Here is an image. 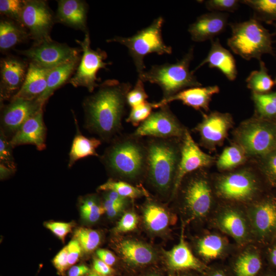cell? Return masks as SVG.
<instances>
[{
  "label": "cell",
  "instance_id": "1",
  "mask_svg": "<svg viewBox=\"0 0 276 276\" xmlns=\"http://www.w3.org/2000/svg\"><path fill=\"white\" fill-rule=\"evenodd\" d=\"M132 88L129 82L105 80L97 91L84 101L86 126L106 142H111L122 129L126 112L127 95Z\"/></svg>",
  "mask_w": 276,
  "mask_h": 276
},
{
  "label": "cell",
  "instance_id": "2",
  "mask_svg": "<svg viewBox=\"0 0 276 276\" xmlns=\"http://www.w3.org/2000/svg\"><path fill=\"white\" fill-rule=\"evenodd\" d=\"M147 159L146 141L133 133L117 136L101 157L110 173L126 182L145 178Z\"/></svg>",
  "mask_w": 276,
  "mask_h": 276
},
{
  "label": "cell",
  "instance_id": "3",
  "mask_svg": "<svg viewBox=\"0 0 276 276\" xmlns=\"http://www.w3.org/2000/svg\"><path fill=\"white\" fill-rule=\"evenodd\" d=\"M145 178L163 196H172L181 155L182 139L149 137Z\"/></svg>",
  "mask_w": 276,
  "mask_h": 276
},
{
  "label": "cell",
  "instance_id": "4",
  "mask_svg": "<svg viewBox=\"0 0 276 276\" xmlns=\"http://www.w3.org/2000/svg\"><path fill=\"white\" fill-rule=\"evenodd\" d=\"M194 48L176 62L152 65L148 71L139 74L143 82L158 85L163 91V99H166L188 88L200 86L190 65L193 59Z\"/></svg>",
  "mask_w": 276,
  "mask_h": 276
},
{
  "label": "cell",
  "instance_id": "5",
  "mask_svg": "<svg viewBox=\"0 0 276 276\" xmlns=\"http://www.w3.org/2000/svg\"><path fill=\"white\" fill-rule=\"evenodd\" d=\"M229 25L232 34L227 44L235 54L246 60L255 58L260 61L265 54L274 56L271 35L260 21L252 18Z\"/></svg>",
  "mask_w": 276,
  "mask_h": 276
},
{
  "label": "cell",
  "instance_id": "6",
  "mask_svg": "<svg viewBox=\"0 0 276 276\" xmlns=\"http://www.w3.org/2000/svg\"><path fill=\"white\" fill-rule=\"evenodd\" d=\"M164 19L162 16L155 18L150 25L139 31L132 36H116L107 42H118L128 49L138 74L146 68L144 59L151 53L162 55L172 53V48L165 44L162 36Z\"/></svg>",
  "mask_w": 276,
  "mask_h": 276
},
{
  "label": "cell",
  "instance_id": "7",
  "mask_svg": "<svg viewBox=\"0 0 276 276\" xmlns=\"http://www.w3.org/2000/svg\"><path fill=\"white\" fill-rule=\"evenodd\" d=\"M238 145L247 155L264 157L276 150V130L274 124L260 118L243 122L237 129Z\"/></svg>",
  "mask_w": 276,
  "mask_h": 276
},
{
  "label": "cell",
  "instance_id": "8",
  "mask_svg": "<svg viewBox=\"0 0 276 276\" xmlns=\"http://www.w3.org/2000/svg\"><path fill=\"white\" fill-rule=\"evenodd\" d=\"M81 46L83 54L76 72L69 81L74 87H86L89 92H93L99 85L97 82V73L101 68H105L108 63L104 61L107 57L105 51L100 49L94 50L90 48V40L88 31L85 34L83 40H76Z\"/></svg>",
  "mask_w": 276,
  "mask_h": 276
},
{
  "label": "cell",
  "instance_id": "9",
  "mask_svg": "<svg viewBox=\"0 0 276 276\" xmlns=\"http://www.w3.org/2000/svg\"><path fill=\"white\" fill-rule=\"evenodd\" d=\"M186 128L172 112L168 105L152 112L133 133L142 137L159 139H182Z\"/></svg>",
  "mask_w": 276,
  "mask_h": 276
},
{
  "label": "cell",
  "instance_id": "10",
  "mask_svg": "<svg viewBox=\"0 0 276 276\" xmlns=\"http://www.w3.org/2000/svg\"><path fill=\"white\" fill-rule=\"evenodd\" d=\"M21 53L31 62L47 68H53L79 58L77 49L53 42L52 39L37 42Z\"/></svg>",
  "mask_w": 276,
  "mask_h": 276
},
{
  "label": "cell",
  "instance_id": "11",
  "mask_svg": "<svg viewBox=\"0 0 276 276\" xmlns=\"http://www.w3.org/2000/svg\"><path fill=\"white\" fill-rule=\"evenodd\" d=\"M214 158L203 152L187 129L182 139L181 155L172 197H174L183 178L189 174L210 166Z\"/></svg>",
  "mask_w": 276,
  "mask_h": 276
},
{
  "label": "cell",
  "instance_id": "12",
  "mask_svg": "<svg viewBox=\"0 0 276 276\" xmlns=\"http://www.w3.org/2000/svg\"><path fill=\"white\" fill-rule=\"evenodd\" d=\"M20 22L38 42L51 40L49 33L53 24L52 15L42 1H25Z\"/></svg>",
  "mask_w": 276,
  "mask_h": 276
},
{
  "label": "cell",
  "instance_id": "13",
  "mask_svg": "<svg viewBox=\"0 0 276 276\" xmlns=\"http://www.w3.org/2000/svg\"><path fill=\"white\" fill-rule=\"evenodd\" d=\"M217 189L219 194L224 198L245 201L254 196L257 185L254 175L250 171L243 170L221 177Z\"/></svg>",
  "mask_w": 276,
  "mask_h": 276
},
{
  "label": "cell",
  "instance_id": "14",
  "mask_svg": "<svg viewBox=\"0 0 276 276\" xmlns=\"http://www.w3.org/2000/svg\"><path fill=\"white\" fill-rule=\"evenodd\" d=\"M233 125V119L228 113L213 111L203 114V119L194 130L200 135L201 143L208 148L222 143Z\"/></svg>",
  "mask_w": 276,
  "mask_h": 276
},
{
  "label": "cell",
  "instance_id": "15",
  "mask_svg": "<svg viewBox=\"0 0 276 276\" xmlns=\"http://www.w3.org/2000/svg\"><path fill=\"white\" fill-rule=\"evenodd\" d=\"M187 182L183 192L185 204L197 217L205 215L212 203V193L209 183L199 173H196Z\"/></svg>",
  "mask_w": 276,
  "mask_h": 276
},
{
  "label": "cell",
  "instance_id": "16",
  "mask_svg": "<svg viewBox=\"0 0 276 276\" xmlns=\"http://www.w3.org/2000/svg\"><path fill=\"white\" fill-rule=\"evenodd\" d=\"M41 109L43 105L37 100L12 99L2 114V130L15 134L27 120Z\"/></svg>",
  "mask_w": 276,
  "mask_h": 276
},
{
  "label": "cell",
  "instance_id": "17",
  "mask_svg": "<svg viewBox=\"0 0 276 276\" xmlns=\"http://www.w3.org/2000/svg\"><path fill=\"white\" fill-rule=\"evenodd\" d=\"M228 14L211 12L201 15L188 28L191 39L195 42H203L222 33L227 25Z\"/></svg>",
  "mask_w": 276,
  "mask_h": 276
},
{
  "label": "cell",
  "instance_id": "18",
  "mask_svg": "<svg viewBox=\"0 0 276 276\" xmlns=\"http://www.w3.org/2000/svg\"><path fill=\"white\" fill-rule=\"evenodd\" d=\"M26 64L12 57L3 59L1 62V101L13 97L21 87L27 74Z\"/></svg>",
  "mask_w": 276,
  "mask_h": 276
},
{
  "label": "cell",
  "instance_id": "19",
  "mask_svg": "<svg viewBox=\"0 0 276 276\" xmlns=\"http://www.w3.org/2000/svg\"><path fill=\"white\" fill-rule=\"evenodd\" d=\"M220 91L216 85L206 87H193L183 89L172 97L162 99L158 102H154V108H159L174 101H179L183 104L191 107L195 110L203 109L206 111L209 109V104L213 96Z\"/></svg>",
  "mask_w": 276,
  "mask_h": 276
},
{
  "label": "cell",
  "instance_id": "20",
  "mask_svg": "<svg viewBox=\"0 0 276 276\" xmlns=\"http://www.w3.org/2000/svg\"><path fill=\"white\" fill-rule=\"evenodd\" d=\"M45 133L43 109H41L24 123L14 134L10 142L13 147L24 144H32L38 150H42L45 147Z\"/></svg>",
  "mask_w": 276,
  "mask_h": 276
},
{
  "label": "cell",
  "instance_id": "21",
  "mask_svg": "<svg viewBox=\"0 0 276 276\" xmlns=\"http://www.w3.org/2000/svg\"><path fill=\"white\" fill-rule=\"evenodd\" d=\"M210 68L219 70L230 81H234L237 76V69L235 58L231 53L224 48L218 38L211 40V46L207 56L195 67L192 72L204 64Z\"/></svg>",
  "mask_w": 276,
  "mask_h": 276
},
{
  "label": "cell",
  "instance_id": "22",
  "mask_svg": "<svg viewBox=\"0 0 276 276\" xmlns=\"http://www.w3.org/2000/svg\"><path fill=\"white\" fill-rule=\"evenodd\" d=\"M52 68H47L30 62L25 81L12 99L27 100L37 99L45 91L49 73Z\"/></svg>",
  "mask_w": 276,
  "mask_h": 276
},
{
  "label": "cell",
  "instance_id": "23",
  "mask_svg": "<svg viewBox=\"0 0 276 276\" xmlns=\"http://www.w3.org/2000/svg\"><path fill=\"white\" fill-rule=\"evenodd\" d=\"M86 3L79 0L58 1L57 18L61 22L76 29L86 31Z\"/></svg>",
  "mask_w": 276,
  "mask_h": 276
},
{
  "label": "cell",
  "instance_id": "24",
  "mask_svg": "<svg viewBox=\"0 0 276 276\" xmlns=\"http://www.w3.org/2000/svg\"><path fill=\"white\" fill-rule=\"evenodd\" d=\"M166 254L168 264L173 270L203 269V265L193 255L182 237L180 242Z\"/></svg>",
  "mask_w": 276,
  "mask_h": 276
},
{
  "label": "cell",
  "instance_id": "25",
  "mask_svg": "<svg viewBox=\"0 0 276 276\" xmlns=\"http://www.w3.org/2000/svg\"><path fill=\"white\" fill-rule=\"evenodd\" d=\"M252 220L258 233L265 236L276 231V202L268 200L254 209Z\"/></svg>",
  "mask_w": 276,
  "mask_h": 276
},
{
  "label": "cell",
  "instance_id": "26",
  "mask_svg": "<svg viewBox=\"0 0 276 276\" xmlns=\"http://www.w3.org/2000/svg\"><path fill=\"white\" fill-rule=\"evenodd\" d=\"M119 250L124 260L134 265H147L155 259V254L151 248L133 240L122 241L119 245Z\"/></svg>",
  "mask_w": 276,
  "mask_h": 276
},
{
  "label": "cell",
  "instance_id": "27",
  "mask_svg": "<svg viewBox=\"0 0 276 276\" xmlns=\"http://www.w3.org/2000/svg\"><path fill=\"white\" fill-rule=\"evenodd\" d=\"M79 58L60 65L51 70L48 79L45 91L37 101L43 106L54 91L62 85L69 78L77 67Z\"/></svg>",
  "mask_w": 276,
  "mask_h": 276
},
{
  "label": "cell",
  "instance_id": "28",
  "mask_svg": "<svg viewBox=\"0 0 276 276\" xmlns=\"http://www.w3.org/2000/svg\"><path fill=\"white\" fill-rule=\"evenodd\" d=\"M72 145L70 152L68 167L82 158L89 156H98L97 148L101 144V141L95 137H87L83 135L78 129Z\"/></svg>",
  "mask_w": 276,
  "mask_h": 276
},
{
  "label": "cell",
  "instance_id": "29",
  "mask_svg": "<svg viewBox=\"0 0 276 276\" xmlns=\"http://www.w3.org/2000/svg\"><path fill=\"white\" fill-rule=\"evenodd\" d=\"M218 224L225 232L235 239L241 241L247 235V226L243 217L237 212L229 210L219 217Z\"/></svg>",
  "mask_w": 276,
  "mask_h": 276
},
{
  "label": "cell",
  "instance_id": "30",
  "mask_svg": "<svg viewBox=\"0 0 276 276\" xmlns=\"http://www.w3.org/2000/svg\"><path fill=\"white\" fill-rule=\"evenodd\" d=\"M144 220L147 227L150 231L160 232L168 226L169 217L163 207L157 203L149 202L144 210Z\"/></svg>",
  "mask_w": 276,
  "mask_h": 276
},
{
  "label": "cell",
  "instance_id": "31",
  "mask_svg": "<svg viewBox=\"0 0 276 276\" xmlns=\"http://www.w3.org/2000/svg\"><path fill=\"white\" fill-rule=\"evenodd\" d=\"M259 63V70L252 71L246 79L247 86L252 93L267 94L274 85V81L268 74L265 63L261 60Z\"/></svg>",
  "mask_w": 276,
  "mask_h": 276
},
{
  "label": "cell",
  "instance_id": "32",
  "mask_svg": "<svg viewBox=\"0 0 276 276\" xmlns=\"http://www.w3.org/2000/svg\"><path fill=\"white\" fill-rule=\"evenodd\" d=\"M240 2L253 10V18L272 24L276 21V0H243Z\"/></svg>",
  "mask_w": 276,
  "mask_h": 276
},
{
  "label": "cell",
  "instance_id": "33",
  "mask_svg": "<svg viewBox=\"0 0 276 276\" xmlns=\"http://www.w3.org/2000/svg\"><path fill=\"white\" fill-rule=\"evenodd\" d=\"M246 153L239 145L225 148L217 161L218 168L221 170L234 169L244 163L246 159Z\"/></svg>",
  "mask_w": 276,
  "mask_h": 276
},
{
  "label": "cell",
  "instance_id": "34",
  "mask_svg": "<svg viewBox=\"0 0 276 276\" xmlns=\"http://www.w3.org/2000/svg\"><path fill=\"white\" fill-rule=\"evenodd\" d=\"M98 189L103 191H112L128 199L147 196V192L143 188L133 186L123 180H115L112 179L108 180L106 182L100 186Z\"/></svg>",
  "mask_w": 276,
  "mask_h": 276
},
{
  "label": "cell",
  "instance_id": "35",
  "mask_svg": "<svg viewBox=\"0 0 276 276\" xmlns=\"http://www.w3.org/2000/svg\"><path fill=\"white\" fill-rule=\"evenodd\" d=\"M23 30L14 23L5 20L0 22V48L4 51L11 49L25 38Z\"/></svg>",
  "mask_w": 276,
  "mask_h": 276
},
{
  "label": "cell",
  "instance_id": "36",
  "mask_svg": "<svg viewBox=\"0 0 276 276\" xmlns=\"http://www.w3.org/2000/svg\"><path fill=\"white\" fill-rule=\"evenodd\" d=\"M252 99L259 118H276V91L264 94H252Z\"/></svg>",
  "mask_w": 276,
  "mask_h": 276
},
{
  "label": "cell",
  "instance_id": "37",
  "mask_svg": "<svg viewBox=\"0 0 276 276\" xmlns=\"http://www.w3.org/2000/svg\"><path fill=\"white\" fill-rule=\"evenodd\" d=\"M262 267V262L259 256L247 252L240 256L234 265L237 276H256Z\"/></svg>",
  "mask_w": 276,
  "mask_h": 276
},
{
  "label": "cell",
  "instance_id": "38",
  "mask_svg": "<svg viewBox=\"0 0 276 276\" xmlns=\"http://www.w3.org/2000/svg\"><path fill=\"white\" fill-rule=\"evenodd\" d=\"M224 243L222 238L216 235H210L201 239L198 244L199 254L206 259L217 258L222 252Z\"/></svg>",
  "mask_w": 276,
  "mask_h": 276
},
{
  "label": "cell",
  "instance_id": "39",
  "mask_svg": "<svg viewBox=\"0 0 276 276\" xmlns=\"http://www.w3.org/2000/svg\"><path fill=\"white\" fill-rule=\"evenodd\" d=\"M75 239L79 243L83 251L89 253L96 249L101 242V236L97 231L79 227L74 233Z\"/></svg>",
  "mask_w": 276,
  "mask_h": 276
},
{
  "label": "cell",
  "instance_id": "40",
  "mask_svg": "<svg viewBox=\"0 0 276 276\" xmlns=\"http://www.w3.org/2000/svg\"><path fill=\"white\" fill-rule=\"evenodd\" d=\"M82 218L89 222H95L105 212L103 206L99 205L94 197L87 198L80 207Z\"/></svg>",
  "mask_w": 276,
  "mask_h": 276
},
{
  "label": "cell",
  "instance_id": "41",
  "mask_svg": "<svg viewBox=\"0 0 276 276\" xmlns=\"http://www.w3.org/2000/svg\"><path fill=\"white\" fill-rule=\"evenodd\" d=\"M153 108H154V102L150 103L147 101L132 107L126 121L131 123L133 126L138 127L148 118L152 113Z\"/></svg>",
  "mask_w": 276,
  "mask_h": 276
},
{
  "label": "cell",
  "instance_id": "42",
  "mask_svg": "<svg viewBox=\"0 0 276 276\" xmlns=\"http://www.w3.org/2000/svg\"><path fill=\"white\" fill-rule=\"evenodd\" d=\"M143 83L144 82L138 78L133 87L128 93L127 103L130 108L137 106L147 101L148 95L145 91Z\"/></svg>",
  "mask_w": 276,
  "mask_h": 276
},
{
  "label": "cell",
  "instance_id": "43",
  "mask_svg": "<svg viewBox=\"0 0 276 276\" xmlns=\"http://www.w3.org/2000/svg\"><path fill=\"white\" fill-rule=\"evenodd\" d=\"M25 1L1 0L0 12L20 22Z\"/></svg>",
  "mask_w": 276,
  "mask_h": 276
},
{
  "label": "cell",
  "instance_id": "44",
  "mask_svg": "<svg viewBox=\"0 0 276 276\" xmlns=\"http://www.w3.org/2000/svg\"><path fill=\"white\" fill-rule=\"evenodd\" d=\"M12 147L10 142L8 141L4 132L1 129L0 134L1 164L14 171L16 166L12 155Z\"/></svg>",
  "mask_w": 276,
  "mask_h": 276
},
{
  "label": "cell",
  "instance_id": "45",
  "mask_svg": "<svg viewBox=\"0 0 276 276\" xmlns=\"http://www.w3.org/2000/svg\"><path fill=\"white\" fill-rule=\"evenodd\" d=\"M238 0H208L205 1L206 8L212 12H233L239 6Z\"/></svg>",
  "mask_w": 276,
  "mask_h": 276
},
{
  "label": "cell",
  "instance_id": "46",
  "mask_svg": "<svg viewBox=\"0 0 276 276\" xmlns=\"http://www.w3.org/2000/svg\"><path fill=\"white\" fill-rule=\"evenodd\" d=\"M138 219L136 215L131 212L125 213L115 228L117 233H126L134 229L137 225Z\"/></svg>",
  "mask_w": 276,
  "mask_h": 276
},
{
  "label": "cell",
  "instance_id": "47",
  "mask_svg": "<svg viewBox=\"0 0 276 276\" xmlns=\"http://www.w3.org/2000/svg\"><path fill=\"white\" fill-rule=\"evenodd\" d=\"M263 158V172L271 181L276 184V150Z\"/></svg>",
  "mask_w": 276,
  "mask_h": 276
},
{
  "label": "cell",
  "instance_id": "48",
  "mask_svg": "<svg viewBox=\"0 0 276 276\" xmlns=\"http://www.w3.org/2000/svg\"><path fill=\"white\" fill-rule=\"evenodd\" d=\"M45 227L62 241L73 227L72 223L50 221L44 224Z\"/></svg>",
  "mask_w": 276,
  "mask_h": 276
},
{
  "label": "cell",
  "instance_id": "49",
  "mask_svg": "<svg viewBox=\"0 0 276 276\" xmlns=\"http://www.w3.org/2000/svg\"><path fill=\"white\" fill-rule=\"evenodd\" d=\"M53 264L58 273L60 275H64L66 271L70 268L66 246L55 256L53 260Z\"/></svg>",
  "mask_w": 276,
  "mask_h": 276
},
{
  "label": "cell",
  "instance_id": "50",
  "mask_svg": "<svg viewBox=\"0 0 276 276\" xmlns=\"http://www.w3.org/2000/svg\"><path fill=\"white\" fill-rule=\"evenodd\" d=\"M66 247L70 268L78 261L83 250L79 242L76 239L71 240L66 245Z\"/></svg>",
  "mask_w": 276,
  "mask_h": 276
},
{
  "label": "cell",
  "instance_id": "51",
  "mask_svg": "<svg viewBox=\"0 0 276 276\" xmlns=\"http://www.w3.org/2000/svg\"><path fill=\"white\" fill-rule=\"evenodd\" d=\"M103 207L108 216L114 217L118 215L124 209L125 204L114 202L104 198Z\"/></svg>",
  "mask_w": 276,
  "mask_h": 276
},
{
  "label": "cell",
  "instance_id": "52",
  "mask_svg": "<svg viewBox=\"0 0 276 276\" xmlns=\"http://www.w3.org/2000/svg\"><path fill=\"white\" fill-rule=\"evenodd\" d=\"M94 272L103 276H109L113 272L110 266L99 259H95L93 261Z\"/></svg>",
  "mask_w": 276,
  "mask_h": 276
},
{
  "label": "cell",
  "instance_id": "53",
  "mask_svg": "<svg viewBox=\"0 0 276 276\" xmlns=\"http://www.w3.org/2000/svg\"><path fill=\"white\" fill-rule=\"evenodd\" d=\"M96 254L98 259L110 266L113 265L116 262L115 256L108 250L104 249H98Z\"/></svg>",
  "mask_w": 276,
  "mask_h": 276
},
{
  "label": "cell",
  "instance_id": "54",
  "mask_svg": "<svg viewBox=\"0 0 276 276\" xmlns=\"http://www.w3.org/2000/svg\"><path fill=\"white\" fill-rule=\"evenodd\" d=\"M91 272L89 268L85 264L71 266L67 272L68 276H85Z\"/></svg>",
  "mask_w": 276,
  "mask_h": 276
},
{
  "label": "cell",
  "instance_id": "55",
  "mask_svg": "<svg viewBox=\"0 0 276 276\" xmlns=\"http://www.w3.org/2000/svg\"><path fill=\"white\" fill-rule=\"evenodd\" d=\"M105 192H106L105 198L116 203L125 204L128 199L120 195L117 193L112 191H107Z\"/></svg>",
  "mask_w": 276,
  "mask_h": 276
},
{
  "label": "cell",
  "instance_id": "56",
  "mask_svg": "<svg viewBox=\"0 0 276 276\" xmlns=\"http://www.w3.org/2000/svg\"><path fill=\"white\" fill-rule=\"evenodd\" d=\"M13 172H14V170L6 167L4 165L2 164H0V172H1V179H3L5 177H7L8 176H9Z\"/></svg>",
  "mask_w": 276,
  "mask_h": 276
},
{
  "label": "cell",
  "instance_id": "57",
  "mask_svg": "<svg viewBox=\"0 0 276 276\" xmlns=\"http://www.w3.org/2000/svg\"><path fill=\"white\" fill-rule=\"evenodd\" d=\"M270 257L271 263L276 267V246L273 247L271 250Z\"/></svg>",
  "mask_w": 276,
  "mask_h": 276
},
{
  "label": "cell",
  "instance_id": "58",
  "mask_svg": "<svg viewBox=\"0 0 276 276\" xmlns=\"http://www.w3.org/2000/svg\"><path fill=\"white\" fill-rule=\"evenodd\" d=\"M211 276H226L222 271H216L214 272Z\"/></svg>",
  "mask_w": 276,
  "mask_h": 276
},
{
  "label": "cell",
  "instance_id": "59",
  "mask_svg": "<svg viewBox=\"0 0 276 276\" xmlns=\"http://www.w3.org/2000/svg\"><path fill=\"white\" fill-rule=\"evenodd\" d=\"M85 276H103V275L99 274L95 272H91Z\"/></svg>",
  "mask_w": 276,
  "mask_h": 276
},
{
  "label": "cell",
  "instance_id": "60",
  "mask_svg": "<svg viewBox=\"0 0 276 276\" xmlns=\"http://www.w3.org/2000/svg\"><path fill=\"white\" fill-rule=\"evenodd\" d=\"M272 25L274 27V28H275V31H274V34L276 35V24L275 23H273L272 24Z\"/></svg>",
  "mask_w": 276,
  "mask_h": 276
},
{
  "label": "cell",
  "instance_id": "61",
  "mask_svg": "<svg viewBox=\"0 0 276 276\" xmlns=\"http://www.w3.org/2000/svg\"><path fill=\"white\" fill-rule=\"evenodd\" d=\"M274 124L275 130H276V118H275V123Z\"/></svg>",
  "mask_w": 276,
  "mask_h": 276
},
{
  "label": "cell",
  "instance_id": "62",
  "mask_svg": "<svg viewBox=\"0 0 276 276\" xmlns=\"http://www.w3.org/2000/svg\"><path fill=\"white\" fill-rule=\"evenodd\" d=\"M148 276H158V275H155V274H151V275H148Z\"/></svg>",
  "mask_w": 276,
  "mask_h": 276
},
{
  "label": "cell",
  "instance_id": "63",
  "mask_svg": "<svg viewBox=\"0 0 276 276\" xmlns=\"http://www.w3.org/2000/svg\"><path fill=\"white\" fill-rule=\"evenodd\" d=\"M274 81L275 84H276V77H275V80Z\"/></svg>",
  "mask_w": 276,
  "mask_h": 276
},
{
  "label": "cell",
  "instance_id": "64",
  "mask_svg": "<svg viewBox=\"0 0 276 276\" xmlns=\"http://www.w3.org/2000/svg\"><path fill=\"white\" fill-rule=\"evenodd\" d=\"M267 276H273V275H267Z\"/></svg>",
  "mask_w": 276,
  "mask_h": 276
}]
</instances>
